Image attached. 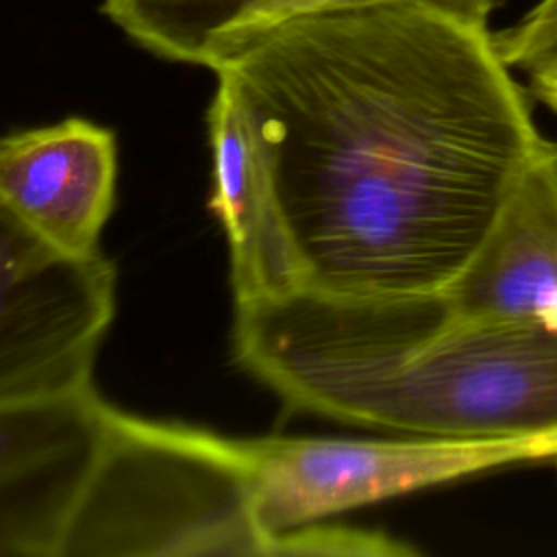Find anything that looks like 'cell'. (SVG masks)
Segmentation results:
<instances>
[{
	"label": "cell",
	"mask_w": 557,
	"mask_h": 557,
	"mask_svg": "<svg viewBox=\"0 0 557 557\" xmlns=\"http://www.w3.org/2000/svg\"><path fill=\"white\" fill-rule=\"evenodd\" d=\"M387 0H100V13L150 54L213 70L237 41L313 11ZM490 20L503 0H429Z\"/></svg>",
	"instance_id": "30bf717a"
},
{
	"label": "cell",
	"mask_w": 557,
	"mask_h": 557,
	"mask_svg": "<svg viewBox=\"0 0 557 557\" xmlns=\"http://www.w3.org/2000/svg\"><path fill=\"white\" fill-rule=\"evenodd\" d=\"M113 318V263L59 250L0 200V403L91 387Z\"/></svg>",
	"instance_id": "5b68a950"
},
{
	"label": "cell",
	"mask_w": 557,
	"mask_h": 557,
	"mask_svg": "<svg viewBox=\"0 0 557 557\" xmlns=\"http://www.w3.org/2000/svg\"><path fill=\"white\" fill-rule=\"evenodd\" d=\"M70 555H270L246 440L109 407L61 542Z\"/></svg>",
	"instance_id": "3957f363"
},
{
	"label": "cell",
	"mask_w": 557,
	"mask_h": 557,
	"mask_svg": "<svg viewBox=\"0 0 557 557\" xmlns=\"http://www.w3.org/2000/svg\"><path fill=\"white\" fill-rule=\"evenodd\" d=\"M440 300L457 320L557 326V141L522 172Z\"/></svg>",
	"instance_id": "ba28073f"
},
{
	"label": "cell",
	"mask_w": 557,
	"mask_h": 557,
	"mask_svg": "<svg viewBox=\"0 0 557 557\" xmlns=\"http://www.w3.org/2000/svg\"><path fill=\"white\" fill-rule=\"evenodd\" d=\"M231 348L289 409L348 426L444 440L557 429V326L457 320L440 292L296 287L237 302Z\"/></svg>",
	"instance_id": "7a4b0ae2"
},
{
	"label": "cell",
	"mask_w": 557,
	"mask_h": 557,
	"mask_svg": "<svg viewBox=\"0 0 557 557\" xmlns=\"http://www.w3.org/2000/svg\"><path fill=\"white\" fill-rule=\"evenodd\" d=\"M252 513L270 540L329 516L468 476L557 463V429L500 440L287 437L246 440Z\"/></svg>",
	"instance_id": "277c9868"
},
{
	"label": "cell",
	"mask_w": 557,
	"mask_h": 557,
	"mask_svg": "<svg viewBox=\"0 0 557 557\" xmlns=\"http://www.w3.org/2000/svg\"><path fill=\"white\" fill-rule=\"evenodd\" d=\"M274 555H320V557H413L420 548L407 540L379 529L311 522L276 535Z\"/></svg>",
	"instance_id": "8fae6325"
},
{
	"label": "cell",
	"mask_w": 557,
	"mask_h": 557,
	"mask_svg": "<svg viewBox=\"0 0 557 557\" xmlns=\"http://www.w3.org/2000/svg\"><path fill=\"white\" fill-rule=\"evenodd\" d=\"M529 94L557 115V48L535 61L527 72Z\"/></svg>",
	"instance_id": "4fadbf2b"
},
{
	"label": "cell",
	"mask_w": 557,
	"mask_h": 557,
	"mask_svg": "<svg viewBox=\"0 0 557 557\" xmlns=\"http://www.w3.org/2000/svg\"><path fill=\"white\" fill-rule=\"evenodd\" d=\"M218 78V76H215ZM211 198L231 268L233 300L248 302L300 287L298 265L244 109L224 78L207 109Z\"/></svg>",
	"instance_id": "9c48e42d"
},
{
	"label": "cell",
	"mask_w": 557,
	"mask_h": 557,
	"mask_svg": "<svg viewBox=\"0 0 557 557\" xmlns=\"http://www.w3.org/2000/svg\"><path fill=\"white\" fill-rule=\"evenodd\" d=\"M109 407L94 385L0 403V557H59Z\"/></svg>",
	"instance_id": "8992f818"
},
{
	"label": "cell",
	"mask_w": 557,
	"mask_h": 557,
	"mask_svg": "<svg viewBox=\"0 0 557 557\" xmlns=\"http://www.w3.org/2000/svg\"><path fill=\"white\" fill-rule=\"evenodd\" d=\"M500 57L511 70L527 72L557 48V0H540L516 24L494 33Z\"/></svg>",
	"instance_id": "7c38bea8"
},
{
	"label": "cell",
	"mask_w": 557,
	"mask_h": 557,
	"mask_svg": "<svg viewBox=\"0 0 557 557\" xmlns=\"http://www.w3.org/2000/svg\"><path fill=\"white\" fill-rule=\"evenodd\" d=\"M115 183V135L91 120L65 117L0 137V200L67 255H100Z\"/></svg>",
	"instance_id": "52a82bcc"
},
{
	"label": "cell",
	"mask_w": 557,
	"mask_h": 557,
	"mask_svg": "<svg viewBox=\"0 0 557 557\" xmlns=\"http://www.w3.org/2000/svg\"><path fill=\"white\" fill-rule=\"evenodd\" d=\"M300 287L446 289L548 139L490 20L429 0L313 11L231 46Z\"/></svg>",
	"instance_id": "6da1fadb"
}]
</instances>
